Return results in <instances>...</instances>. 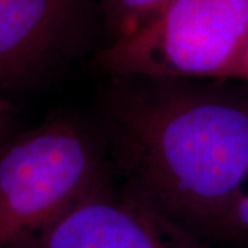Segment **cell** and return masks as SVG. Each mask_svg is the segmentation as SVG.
<instances>
[{
	"mask_svg": "<svg viewBox=\"0 0 248 248\" xmlns=\"http://www.w3.org/2000/svg\"><path fill=\"white\" fill-rule=\"evenodd\" d=\"M98 120L123 185L197 236L232 232L248 177V97L207 80L109 76Z\"/></svg>",
	"mask_w": 248,
	"mask_h": 248,
	"instance_id": "cell-1",
	"label": "cell"
},
{
	"mask_svg": "<svg viewBox=\"0 0 248 248\" xmlns=\"http://www.w3.org/2000/svg\"><path fill=\"white\" fill-rule=\"evenodd\" d=\"M99 131L57 116L0 146V248H28L112 181Z\"/></svg>",
	"mask_w": 248,
	"mask_h": 248,
	"instance_id": "cell-2",
	"label": "cell"
},
{
	"mask_svg": "<svg viewBox=\"0 0 248 248\" xmlns=\"http://www.w3.org/2000/svg\"><path fill=\"white\" fill-rule=\"evenodd\" d=\"M248 45V0H174L94 57L108 76L225 80Z\"/></svg>",
	"mask_w": 248,
	"mask_h": 248,
	"instance_id": "cell-3",
	"label": "cell"
},
{
	"mask_svg": "<svg viewBox=\"0 0 248 248\" xmlns=\"http://www.w3.org/2000/svg\"><path fill=\"white\" fill-rule=\"evenodd\" d=\"M102 39L99 0H0V97L53 80Z\"/></svg>",
	"mask_w": 248,
	"mask_h": 248,
	"instance_id": "cell-4",
	"label": "cell"
},
{
	"mask_svg": "<svg viewBox=\"0 0 248 248\" xmlns=\"http://www.w3.org/2000/svg\"><path fill=\"white\" fill-rule=\"evenodd\" d=\"M28 248H207L200 236L112 181L63 214Z\"/></svg>",
	"mask_w": 248,
	"mask_h": 248,
	"instance_id": "cell-5",
	"label": "cell"
},
{
	"mask_svg": "<svg viewBox=\"0 0 248 248\" xmlns=\"http://www.w3.org/2000/svg\"><path fill=\"white\" fill-rule=\"evenodd\" d=\"M174 0H99L107 43L122 40L148 25Z\"/></svg>",
	"mask_w": 248,
	"mask_h": 248,
	"instance_id": "cell-6",
	"label": "cell"
},
{
	"mask_svg": "<svg viewBox=\"0 0 248 248\" xmlns=\"http://www.w3.org/2000/svg\"><path fill=\"white\" fill-rule=\"evenodd\" d=\"M231 228L232 232H248V192H244V189L241 190V193L233 205Z\"/></svg>",
	"mask_w": 248,
	"mask_h": 248,
	"instance_id": "cell-7",
	"label": "cell"
},
{
	"mask_svg": "<svg viewBox=\"0 0 248 248\" xmlns=\"http://www.w3.org/2000/svg\"><path fill=\"white\" fill-rule=\"evenodd\" d=\"M17 109L7 98L0 97V146L10 138L11 128L16 122Z\"/></svg>",
	"mask_w": 248,
	"mask_h": 248,
	"instance_id": "cell-8",
	"label": "cell"
},
{
	"mask_svg": "<svg viewBox=\"0 0 248 248\" xmlns=\"http://www.w3.org/2000/svg\"><path fill=\"white\" fill-rule=\"evenodd\" d=\"M225 80H239L248 84V45L243 50V53L240 54L231 71L225 76Z\"/></svg>",
	"mask_w": 248,
	"mask_h": 248,
	"instance_id": "cell-9",
	"label": "cell"
}]
</instances>
